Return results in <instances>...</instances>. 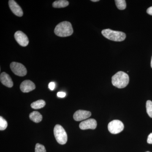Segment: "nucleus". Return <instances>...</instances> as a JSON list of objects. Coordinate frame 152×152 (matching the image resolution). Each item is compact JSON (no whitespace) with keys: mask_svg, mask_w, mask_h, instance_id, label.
<instances>
[{"mask_svg":"<svg viewBox=\"0 0 152 152\" xmlns=\"http://www.w3.org/2000/svg\"><path fill=\"white\" fill-rule=\"evenodd\" d=\"M91 115V113L90 111L83 110H78L74 114V120L77 121H83L87 119Z\"/></svg>","mask_w":152,"mask_h":152,"instance_id":"nucleus-9","label":"nucleus"},{"mask_svg":"<svg viewBox=\"0 0 152 152\" xmlns=\"http://www.w3.org/2000/svg\"><path fill=\"white\" fill-rule=\"evenodd\" d=\"M54 32L58 37H69L72 34L73 29L70 22L64 21L57 25L55 28Z\"/></svg>","mask_w":152,"mask_h":152,"instance_id":"nucleus-2","label":"nucleus"},{"mask_svg":"<svg viewBox=\"0 0 152 152\" xmlns=\"http://www.w3.org/2000/svg\"><path fill=\"white\" fill-rule=\"evenodd\" d=\"M96 121L94 119L91 118L82 121L79 125L80 129L82 130L95 129L97 127Z\"/></svg>","mask_w":152,"mask_h":152,"instance_id":"nucleus-8","label":"nucleus"},{"mask_svg":"<svg viewBox=\"0 0 152 152\" xmlns=\"http://www.w3.org/2000/svg\"><path fill=\"white\" fill-rule=\"evenodd\" d=\"M151 68H152V57L151 61Z\"/></svg>","mask_w":152,"mask_h":152,"instance_id":"nucleus-25","label":"nucleus"},{"mask_svg":"<svg viewBox=\"0 0 152 152\" xmlns=\"http://www.w3.org/2000/svg\"><path fill=\"white\" fill-rule=\"evenodd\" d=\"M45 105V102L43 100H39L31 104V107L33 109L37 110L43 108Z\"/></svg>","mask_w":152,"mask_h":152,"instance_id":"nucleus-15","label":"nucleus"},{"mask_svg":"<svg viewBox=\"0 0 152 152\" xmlns=\"http://www.w3.org/2000/svg\"><path fill=\"white\" fill-rule=\"evenodd\" d=\"M36 88L35 85L29 80H26L22 82L20 86L21 91L23 93H28Z\"/></svg>","mask_w":152,"mask_h":152,"instance_id":"nucleus-11","label":"nucleus"},{"mask_svg":"<svg viewBox=\"0 0 152 152\" xmlns=\"http://www.w3.org/2000/svg\"><path fill=\"white\" fill-rule=\"evenodd\" d=\"M66 94L65 93L63 92H59L57 93V96L58 97L64 98L66 96Z\"/></svg>","mask_w":152,"mask_h":152,"instance_id":"nucleus-21","label":"nucleus"},{"mask_svg":"<svg viewBox=\"0 0 152 152\" xmlns=\"http://www.w3.org/2000/svg\"><path fill=\"white\" fill-rule=\"evenodd\" d=\"M147 113L150 117L152 118V102L150 100H148L146 104Z\"/></svg>","mask_w":152,"mask_h":152,"instance_id":"nucleus-17","label":"nucleus"},{"mask_svg":"<svg viewBox=\"0 0 152 152\" xmlns=\"http://www.w3.org/2000/svg\"><path fill=\"white\" fill-rule=\"evenodd\" d=\"M0 80L2 84L8 88H12L13 86L12 79L10 76L7 73L4 72L1 74Z\"/></svg>","mask_w":152,"mask_h":152,"instance_id":"nucleus-12","label":"nucleus"},{"mask_svg":"<svg viewBox=\"0 0 152 152\" xmlns=\"http://www.w3.org/2000/svg\"><path fill=\"white\" fill-rule=\"evenodd\" d=\"M124 128V124L121 121L118 120L112 121L108 125L109 132L112 134H118L122 132Z\"/></svg>","mask_w":152,"mask_h":152,"instance_id":"nucleus-5","label":"nucleus"},{"mask_svg":"<svg viewBox=\"0 0 152 152\" xmlns=\"http://www.w3.org/2000/svg\"><path fill=\"white\" fill-rule=\"evenodd\" d=\"M91 1H93V2H97V1H99V0H91Z\"/></svg>","mask_w":152,"mask_h":152,"instance_id":"nucleus-24","label":"nucleus"},{"mask_svg":"<svg viewBox=\"0 0 152 152\" xmlns=\"http://www.w3.org/2000/svg\"><path fill=\"white\" fill-rule=\"evenodd\" d=\"M129 81V78L127 74L120 71L112 77V83L113 86L118 88H123L126 86Z\"/></svg>","mask_w":152,"mask_h":152,"instance_id":"nucleus-1","label":"nucleus"},{"mask_svg":"<svg viewBox=\"0 0 152 152\" xmlns=\"http://www.w3.org/2000/svg\"><path fill=\"white\" fill-rule=\"evenodd\" d=\"M8 123L5 119L1 116L0 117V130L3 131L7 129Z\"/></svg>","mask_w":152,"mask_h":152,"instance_id":"nucleus-18","label":"nucleus"},{"mask_svg":"<svg viewBox=\"0 0 152 152\" xmlns=\"http://www.w3.org/2000/svg\"><path fill=\"white\" fill-rule=\"evenodd\" d=\"M30 119L34 122L39 123L42 120V116L37 111H34L31 113L29 115Z\"/></svg>","mask_w":152,"mask_h":152,"instance_id":"nucleus-13","label":"nucleus"},{"mask_svg":"<svg viewBox=\"0 0 152 152\" xmlns=\"http://www.w3.org/2000/svg\"><path fill=\"white\" fill-rule=\"evenodd\" d=\"M147 142L148 144H152V133H151L148 136Z\"/></svg>","mask_w":152,"mask_h":152,"instance_id":"nucleus-22","label":"nucleus"},{"mask_svg":"<svg viewBox=\"0 0 152 152\" xmlns=\"http://www.w3.org/2000/svg\"><path fill=\"white\" fill-rule=\"evenodd\" d=\"M116 5L117 8L120 10H124L126 8V4L125 0H116Z\"/></svg>","mask_w":152,"mask_h":152,"instance_id":"nucleus-16","label":"nucleus"},{"mask_svg":"<svg viewBox=\"0 0 152 152\" xmlns=\"http://www.w3.org/2000/svg\"><path fill=\"white\" fill-rule=\"evenodd\" d=\"M54 134L57 142L61 145H64L67 141V135L61 125L57 124L54 129Z\"/></svg>","mask_w":152,"mask_h":152,"instance_id":"nucleus-4","label":"nucleus"},{"mask_svg":"<svg viewBox=\"0 0 152 152\" xmlns=\"http://www.w3.org/2000/svg\"><path fill=\"white\" fill-rule=\"evenodd\" d=\"M69 4V1L66 0H59L54 2L53 4V7L56 8H61L66 7Z\"/></svg>","mask_w":152,"mask_h":152,"instance_id":"nucleus-14","label":"nucleus"},{"mask_svg":"<svg viewBox=\"0 0 152 152\" xmlns=\"http://www.w3.org/2000/svg\"><path fill=\"white\" fill-rule=\"evenodd\" d=\"M102 33L104 37L107 39L115 42H122L126 38V35L124 33L110 29L103 30Z\"/></svg>","mask_w":152,"mask_h":152,"instance_id":"nucleus-3","label":"nucleus"},{"mask_svg":"<svg viewBox=\"0 0 152 152\" xmlns=\"http://www.w3.org/2000/svg\"><path fill=\"white\" fill-rule=\"evenodd\" d=\"M9 5L11 11L15 15L20 17L23 16V10L15 1L10 0L9 1Z\"/></svg>","mask_w":152,"mask_h":152,"instance_id":"nucleus-10","label":"nucleus"},{"mask_svg":"<svg viewBox=\"0 0 152 152\" xmlns=\"http://www.w3.org/2000/svg\"><path fill=\"white\" fill-rule=\"evenodd\" d=\"M147 12L149 15H152V7H150L147 10Z\"/></svg>","mask_w":152,"mask_h":152,"instance_id":"nucleus-23","label":"nucleus"},{"mask_svg":"<svg viewBox=\"0 0 152 152\" xmlns=\"http://www.w3.org/2000/svg\"><path fill=\"white\" fill-rule=\"evenodd\" d=\"M15 38L17 42L23 47H26L29 43L27 36L21 31H17L15 34Z\"/></svg>","mask_w":152,"mask_h":152,"instance_id":"nucleus-7","label":"nucleus"},{"mask_svg":"<svg viewBox=\"0 0 152 152\" xmlns=\"http://www.w3.org/2000/svg\"><path fill=\"white\" fill-rule=\"evenodd\" d=\"M150 152V151H147V152Z\"/></svg>","mask_w":152,"mask_h":152,"instance_id":"nucleus-26","label":"nucleus"},{"mask_svg":"<svg viewBox=\"0 0 152 152\" xmlns=\"http://www.w3.org/2000/svg\"><path fill=\"white\" fill-rule=\"evenodd\" d=\"M55 86H56V84L54 82H51L49 84V88L51 91H53L54 90Z\"/></svg>","mask_w":152,"mask_h":152,"instance_id":"nucleus-20","label":"nucleus"},{"mask_svg":"<svg viewBox=\"0 0 152 152\" xmlns=\"http://www.w3.org/2000/svg\"><path fill=\"white\" fill-rule=\"evenodd\" d=\"M10 66L13 72L17 76L23 77L27 73L26 67L20 63L13 62L10 64Z\"/></svg>","mask_w":152,"mask_h":152,"instance_id":"nucleus-6","label":"nucleus"},{"mask_svg":"<svg viewBox=\"0 0 152 152\" xmlns=\"http://www.w3.org/2000/svg\"><path fill=\"white\" fill-rule=\"evenodd\" d=\"M35 152H46V150L43 145L37 143L36 145Z\"/></svg>","mask_w":152,"mask_h":152,"instance_id":"nucleus-19","label":"nucleus"}]
</instances>
